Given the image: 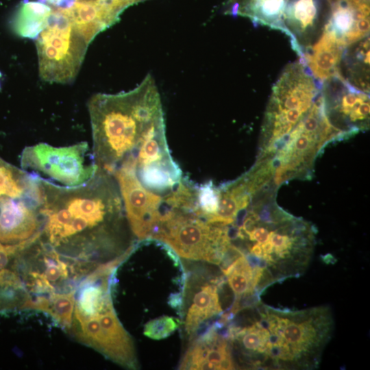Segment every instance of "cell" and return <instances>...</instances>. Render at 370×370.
Instances as JSON below:
<instances>
[{"mask_svg": "<svg viewBox=\"0 0 370 370\" xmlns=\"http://www.w3.org/2000/svg\"><path fill=\"white\" fill-rule=\"evenodd\" d=\"M36 176L43 220L40 239L50 247L86 257L125 251L132 244L121 195L112 173L97 166L91 179L73 187Z\"/></svg>", "mask_w": 370, "mask_h": 370, "instance_id": "6da1fadb", "label": "cell"}, {"mask_svg": "<svg viewBox=\"0 0 370 370\" xmlns=\"http://www.w3.org/2000/svg\"><path fill=\"white\" fill-rule=\"evenodd\" d=\"M94 160L112 172L155 130L164 125L156 84L151 74L134 89L117 94L97 93L88 103Z\"/></svg>", "mask_w": 370, "mask_h": 370, "instance_id": "7a4b0ae2", "label": "cell"}, {"mask_svg": "<svg viewBox=\"0 0 370 370\" xmlns=\"http://www.w3.org/2000/svg\"><path fill=\"white\" fill-rule=\"evenodd\" d=\"M251 323L257 349L250 369H314L330 341L334 321L329 306L302 310L275 308L258 301Z\"/></svg>", "mask_w": 370, "mask_h": 370, "instance_id": "3957f363", "label": "cell"}, {"mask_svg": "<svg viewBox=\"0 0 370 370\" xmlns=\"http://www.w3.org/2000/svg\"><path fill=\"white\" fill-rule=\"evenodd\" d=\"M151 238L161 241L179 256L227 267L236 256L228 225L210 223L190 212L163 207Z\"/></svg>", "mask_w": 370, "mask_h": 370, "instance_id": "277c9868", "label": "cell"}, {"mask_svg": "<svg viewBox=\"0 0 370 370\" xmlns=\"http://www.w3.org/2000/svg\"><path fill=\"white\" fill-rule=\"evenodd\" d=\"M88 45L67 14L52 8L46 27L36 39L40 78L49 83L73 82Z\"/></svg>", "mask_w": 370, "mask_h": 370, "instance_id": "5b68a950", "label": "cell"}, {"mask_svg": "<svg viewBox=\"0 0 370 370\" xmlns=\"http://www.w3.org/2000/svg\"><path fill=\"white\" fill-rule=\"evenodd\" d=\"M319 94L316 79L302 61L288 64L273 86L263 129L274 133L291 131Z\"/></svg>", "mask_w": 370, "mask_h": 370, "instance_id": "8992f818", "label": "cell"}, {"mask_svg": "<svg viewBox=\"0 0 370 370\" xmlns=\"http://www.w3.org/2000/svg\"><path fill=\"white\" fill-rule=\"evenodd\" d=\"M86 142L55 147L40 143L26 147L21 156L22 169L59 185L73 187L91 179L97 169Z\"/></svg>", "mask_w": 370, "mask_h": 370, "instance_id": "52a82bcc", "label": "cell"}, {"mask_svg": "<svg viewBox=\"0 0 370 370\" xmlns=\"http://www.w3.org/2000/svg\"><path fill=\"white\" fill-rule=\"evenodd\" d=\"M112 174L117 182L132 234L138 240L151 238L161 217L162 197L141 184L133 156L124 160Z\"/></svg>", "mask_w": 370, "mask_h": 370, "instance_id": "ba28073f", "label": "cell"}, {"mask_svg": "<svg viewBox=\"0 0 370 370\" xmlns=\"http://www.w3.org/2000/svg\"><path fill=\"white\" fill-rule=\"evenodd\" d=\"M136 174L148 190L163 197L182 178V171L172 158L167 145L165 125L151 132L136 154Z\"/></svg>", "mask_w": 370, "mask_h": 370, "instance_id": "9c48e42d", "label": "cell"}, {"mask_svg": "<svg viewBox=\"0 0 370 370\" xmlns=\"http://www.w3.org/2000/svg\"><path fill=\"white\" fill-rule=\"evenodd\" d=\"M325 110L330 123L345 136L367 128L369 97L340 74L323 82Z\"/></svg>", "mask_w": 370, "mask_h": 370, "instance_id": "30bf717a", "label": "cell"}, {"mask_svg": "<svg viewBox=\"0 0 370 370\" xmlns=\"http://www.w3.org/2000/svg\"><path fill=\"white\" fill-rule=\"evenodd\" d=\"M92 314L97 316L99 323L88 336L85 344L121 365L136 367L134 341L118 318L112 300Z\"/></svg>", "mask_w": 370, "mask_h": 370, "instance_id": "8fae6325", "label": "cell"}, {"mask_svg": "<svg viewBox=\"0 0 370 370\" xmlns=\"http://www.w3.org/2000/svg\"><path fill=\"white\" fill-rule=\"evenodd\" d=\"M217 321L195 339L186 351L179 366L180 369H234L227 333L219 332Z\"/></svg>", "mask_w": 370, "mask_h": 370, "instance_id": "7c38bea8", "label": "cell"}, {"mask_svg": "<svg viewBox=\"0 0 370 370\" xmlns=\"http://www.w3.org/2000/svg\"><path fill=\"white\" fill-rule=\"evenodd\" d=\"M42 224L35 201L0 197V243L13 244L27 240L40 231Z\"/></svg>", "mask_w": 370, "mask_h": 370, "instance_id": "4fadbf2b", "label": "cell"}, {"mask_svg": "<svg viewBox=\"0 0 370 370\" xmlns=\"http://www.w3.org/2000/svg\"><path fill=\"white\" fill-rule=\"evenodd\" d=\"M369 0H336L325 27L346 47L367 38L369 33Z\"/></svg>", "mask_w": 370, "mask_h": 370, "instance_id": "5bb4252c", "label": "cell"}, {"mask_svg": "<svg viewBox=\"0 0 370 370\" xmlns=\"http://www.w3.org/2000/svg\"><path fill=\"white\" fill-rule=\"evenodd\" d=\"M222 271L234 293V302L228 312L234 316L247 307V301H252L254 296L258 298L259 292L263 290V270L254 266L242 253Z\"/></svg>", "mask_w": 370, "mask_h": 370, "instance_id": "9a60e30c", "label": "cell"}, {"mask_svg": "<svg viewBox=\"0 0 370 370\" xmlns=\"http://www.w3.org/2000/svg\"><path fill=\"white\" fill-rule=\"evenodd\" d=\"M345 47L330 29L302 55V62L310 74L323 83L339 75V66Z\"/></svg>", "mask_w": 370, "mask_h": 370, "instance_id": "2e32d148", "label": "cell"}, {"mask_svg": "<svg viewBox=\"0 0 370 370\" xmlns=\"http://www.w3.org/2000/svg\"><path fill=\"white\" fill-rule=\"evenodd\" d=\"M223 280L219 277L204 282L190 296L183 320L184 331L190 338L204 323L223 314L219 290Z\"/></svg>", "mask_w": 370, "mask_h": 370, "instance_id": "e0dca14e", "label": "cell"}, {"mask_svg": "<svg viewBox=\"0 0 370 370\" xmlns=\"http://www.w3.org/2000/svg\"><path fill=\"white\" fill-rule=\"evenodd\" d=\"M288 0H229L226 13L254 23L286 32L284 17Z\"/></svg>", "mask_w": 370, "mask_h": 370, "instance_id": "ac0fdd59", "label": "cell"}, {"mask_svg": "<svg viewBox=\"0 0 370 370\" xmlns=\"http://www.w3.org/2000/svg\"><path fill=\"white\" fill-rule=\"evenodd\" d=\"M26 198L38 204L36 176L0 158V197Z\"/></svg>", "mask_w": 370, "mask_h": 370, "instance_id": "d6986e66", "label": "cell"}, {"mask_svg": "<svg viewBox=\"0 0 370 370\" xmlns=\"http://www.w3.org/2000/svg\"><path fill=\"white\" fill-rule=\"evenodd\" d=\"M52 8L40 1L23 0L14 17V32L24 38L36 39L47 25Z\"/></svg>", "mask_w": 370, "mask_h": 370, "instance_id": "ffe728a7", "label": "cell"}, {"mask_svg": "<svg viewBox=\"0 0 370 370\" xmlns=\"http://www.w3.org/2000/svg\"><path fill=\"white\" fill-rule=\"evenodd\" d=\"M75 293V290L64 293H52L49 297L41 296L26 300L22 307L47 312L63 328L70 330L74 314Z\"/></svg>", "mask_w": 370, "mask_h": 370, "instance_id": "44dd1931", "label": "cell"}, {"mask_svg": "<svg viewBox=\"0 0 370 370\" xmlns=\"http://www.w3.org/2000/svg\"><path fill=\"white\" fill-rule=\"evenodd\" d=\"M317 16L314 0H294L286 8L284 22L287 21L293 30L303 33L312 27Z\"/></svg>", "mask_w": 370, "mask_h": 370, "instance_id": "7402d4cb", "label": "cell"}, {"mask_svg": "<svg viewBox=\"0 0 370 370\" xmlns=\"http://www.w3.org/2000/svg\"><path fill=\"white\" fill-rule=\"evenodd\" d=\"M219 201V188L211 181L197 185L195 214L209 223L217 212Z\"/></svg>", "mask_w": 370, "mask_h": 370, "instance_id": "603a6c76", "label": "cell"}, {"mask_svg": "<svg viewBox=\"0 0 370 370\" xmlns=\"http://www.w3.org/2000/svg\"><path fill=\"white\" fill-rule=\"evenodd\" d=\"M40 236V231L31 238L13 244L0 243V270L5 269L10 260L15 256H18L22 251L36 241Z\"/></svg>", "mask_w": 370, "mask_h": 370, "instance_id": "cb8c5ba5", "label": "cell"}, {"mask_svg": "<svg viewBox=\"0 0 370 370\" xmlns=\"http://www.w3.org/2000/svg\"><path fill=\"white\" fill-rule=\"evenodd\" d=\"M77 1L97 3L108 9L119 17H120L121 14L125 9L130 6L125 0H74L75 3Z\"/></svg>", "mask_w": 370, "mask_h": 370, "instance_id": "d4e9b609", "label": "cell"}, {"mask_svg": "<svg viewBox=\"0 0 370 370\" xmlns=\"http://www.w3.org/2000/svg\"><path fill=\"white\" fill-rule=\"evenodd\" d=\"M0 286L19 288L21 281L17 274L10 270H0Z\"/></svg>", "mask_w": 370, "mask_h": 370, "instance_id": "484cf974", "label": "cell"}, {"mask_svg": "<svg viewBox=\"0 0 370 370\" xmlns=\"http://www.w3.org/2000/svg\"><path fill=\"white\" fill-rule=\"evenodd\" d=\"M125 1L130 5V6H132L133 5H135L138 3H141L147 0H125Z\"/></svg>", "mask_w": 370, "mask_h": 370, "instance_id": "4316f807", "label": "cell"}]
</instances>
